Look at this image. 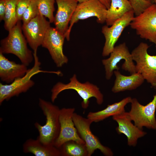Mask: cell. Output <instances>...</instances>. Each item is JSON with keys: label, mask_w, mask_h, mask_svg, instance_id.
I'll return each instance as SVG.
<instances>
[{"label": "cell", "mask_w": 156, "mask_h": 156, "mask_svg": "<svg viewBox=\"0 0 156 156\" xmlns=\"http://www.w3.org/2000/svg\"><path fill=\"white\" fill-rule=\"evenodd\" d=\"M31 0H18L16 6V16L18 21L21 20L24 12L29 5Z\"/></svg>", "instance_id": "4316f807"}, {"label": "cell", "mask_w": 156, "mask_h": 156, "mask_svg": "<svg viewBox=\"0 0 156 156\" xmlns=\"http://www.w3.org/2000/svg\"><path fill=\"white\" fill-rule=\"evenodd\" d=\"M6 10L5 0H0V21H4Z\"/></svg>", "instance_id": "83f0119b"}, {"label": "cell", "mask_w": 156, "mask_h": 156, "mask_svg": "<svg viewBox=\"0 0 156 156\" xmlns=\"http://www.w3.org/2000/svg\"><path fill=\"white\" fill-rule=\"evenodd\" d=\"M108 9L110 7L111 0H99Z\"/></svg>", "instance_id": "f1b7e54d"}, {"label": "cell", "mask_w": 156, "mask_h": 156, "mask_svg": "<svg viewBox=\"0 0 156 156\" xmlns=\"http://www.w3.org/2000/svg\"><path fill=\"white\" fill-rule=\"evenodd\" d=\"M75 110L74 108L64 107L60 109V132L54 144L58 148L61 147L66 142L70 141L85 144L84 141L79 134L73 121V116Z\"/></svg>", "instance_id": "8fae6325"}, {"label": "cell", "mask_w": 156, "mask_h": 156, "mask_svg": "<svg viewBox=\"0 0 156 156\" xmlns=\"http://www.w3.org/2000/svg\"><path fill=\"white\" fill-rule=\"evenodd\" d=\"M128 0L135 16L140 15L153 4L147 0Z\"/></svg>", "instance_id": "484cf974"}, {"label": "cell", "mask_w": 156, "mask_h": 156, "mask_svg": "<svg viewBox=\"0 0 156 156\" xmlns=\"http://www.w3.org/2000/svg\"><path fill=\"white\" fill-rule=\"evenodd\" d=\"M118 124L116 130L119 134H123L127 137V145L136 146L139 138L144 136L147 133L139 128L132 122L128 112L125 111L112 116Z\"/></svg>", "instance_id": "9a60e30c"}, {"label": "cell", "mask_w": 156, "mask_h": 156, "mask_svg": "<svg viewBox=\"0 0 156 156\" xmlns=\"http://www.w3.org/2000/svg\"><path fill=\"white\" fill-rule=\"evenodd\" d=\"M34 63L33 67L28 69L23 76L17 78L13 82L8 84L0 83V104L5 101H8L12 98L18 96L20 94L28 91L34 85V81L31 79L32 77L41 72L57 73V72L47 71L40 69L41 63L37 55V52H34Z\"/></svg>", "instance_id": "277c9868"}, {"label": "cell", "mask_w": 156, "mask_h": 156, "mask_svg": "<svg viewBox=\"0 0 156 156\" xmlns=\"http://www.w3.org/2000/svg\"><path fill=\"white\" fill-rule=\"evenodd\" d=\"M18 0H5L6 10L4 21V27L8 31L18 21L16 16V6Z\"/></svg>", "instance_id": "7402d4cb"}, {"label": "cell", "mask_w": 156, "mask_h": 156, "mask_svg": "<svg viewBox=\"0 0 156 156\" xmlns=\"http://www.w3.org/2000/svg\"><path fill=\"white\" fill-rule=\"evenodd\" d=\"M131 10V6L128 0H111L110 7L107 11L106 25H112L116 20Z\"/></svg>", "instance_id": "44dd1931"}, {"label": "cell", "mask_w": 156, "mask_h": 156, "mask_svg": "<svg viewBox=\"0 0 156 156\" xmlns=\"http://www.w3.org/2000/svg\"><path fill=\"white\" fill-rule=\"evenodd\" d=\"M38 105L46 117V120L43 125L38 122L34 124L39 133L37 139L44 144L54 145L60 131V109L57 106L41 98L39 99Z\"/></svg>", "instance_id": "6da1fadb"}, {"label": "cell", "mask_w": 156, "mask_h": 156, "mask_svg": "<svg viewBox=\"0 0 156 156\" xmlns=\"http://www.w3.org/2000/svg\"><path fill=\"white\" fill-rule=\"evenodd\" d=\"M50 23L40 14L27 23L23 24L22 29L28 43L34 52L41 45L46 33L51 27Z\"/></svg>", "instance_id": "7c38bea8"}, {"label": "cell", "mask_w": 156, "mask_h": 156, "mask_svg": "<svg viewBox=\"0 0 156 156\" xmlns=\"http://www.w3.org/2000/svg\"><path fill=\"white\" fill-rule=\"evenodd\" d=\"M154 3L156 5V0H154Z\"/></svg>", "instance_id": "1f68e13d"}, {"label": "cell", "mask_w": 156, "mask_h": 156, "mask_svg": "<svg viewBox=\"0 0 156 156\" xmlns=\"http://www.w3.org/2000/svg\"><path fill=\"white\" fill-rule=\"evenodd\" d=\"M134 17V12L131 10L116 20L110 27L107 25L103 26L101 32L105 39L103 56H106L110 54L123 31L130 25Z\"/></svg>", "instance_id": "4fadbf2b"}, {"label": "cell", "mask_w": 156, "mask_h": 156, "mask_svg": "<svg viewBox=\"0 0 156 156\" xmlns=\"http://www.w3.org/2000/svg\"><path fill=\"white\" fill-rule=\"evenodd\" d=\"M114 73L116 79L112 91L114 93L134 90L141 86L145 80L142 75L138 73L126 76L116 70Z\"/></svg>", "instance_id": "ac0fdd59"}, {"label": "cell", "mask_w": 156, "mask_h": 156, "mask_svg": "<svg viewBox=\"0 0 156 156\" xmlns=\"http://www.w3.org/2000/svg\"><path fill=\"white\" fill-rule=\"evenodd\" d=\"M128 114L134 124L140 129L144 127L156 130V93L153 100L146 105L141 104L136 98H132Z\"/></svg>", "instance_id": "52a82bcc"}, {"label": "cell", "mask_w": 156, "mask_h": 156, "mask_svg": "<svg viewBox=\"0 0 156 156\" xmlns=\"http://www.w3.org/2000/svg\"><path fill=\"white\" fill-rule=\"evenodd\" d=\"M23 149L24 153H31L36 156H63L62 147L44 144L37 138L27 140L23 145Z\"/></svg>", "instance_id": "d6986e66"}, {"label": "cell", "mask_w": 156, "mask_h": 156, "mask_svg": "<svg viewBox=\"0 0 156 156\" xmlns=\"http://www.w3.org/2000/svg\"><path fill=\"white\" fill-rule=\"evenodd\" d=\"M55 0H36L39 13L48 18L51 23L54 22L55 11L54 3Z\"/></svg>", "instance_id": "cb8c5ba5"}, {"label": "cell", "mask_w": 156, "mask_h": 156, "mask_svg": "<svg viewBox=\"0 0 156 156\" xmlns=\"http://www.w3.org/2000/svg\"><path fill=\"white\" fill-rule=\"evenodd\" d=\"M108 58L103 60L102 63L104 66L106 79H110L115 70H118V64L122 60H124L122 68L129 72L131 74L136 73L135 65L133 62L131 53L125 42L115 46Z\"/></svg>", "instance_id": "ba28073f"}, {"label": "cell", "mask_w": 156, "mask_h": 156, "mask_svg": "<svg viewBox=\"0 0 156 156\" xmlns=\"http://www.w3.org/2000/svg\"></svg>", "instance_id": "d6a6232c"}, {"label": "cell", "mask_w": 156, "mask_h": 156, "mask_svg": "<svg viewBox=\"0 0 156 156\" xmlns=\"http://www.w3.org/2000/svg\"><path fill=\"white\" fill-rule=\"evenodd\" d=\"M132 98L126 97L120 101L107 105L104 109L96 112H90L87 117L93 122H97L103 121L110 116L120 114L125 111V107L130 103Z\"/></svg>", "instance_id": "ffe728a7"}, {"label": "cell", "mask_w": 156, "mask_h": 156, "mask_svg": "<svg viewBox=\"0 0 156 156\" xmlns=\"http://www.w3.org/2000/svg\"><path fill=\"white\" fill-rule=\"evenodd\" d=\"M65 36L59 32L55 27H50L48 29L41 46L47 49L58 67H62L68 61L63 52V46Z\"/></svg>", "instance_id": "5bb4252c"}, {"label": "cell", "mask_w": 156, "mask_h": 156, "mask_svg": "<svg viewBox=\"0 0 156 156\" xmlns=\"http://www.w3.org/2000/svg\"><path fill=\"white\" fill-rule=\"evenodd\" d=\"M21 20L8 31V36L0 41V52L12 54L17 56L22 63L28 66L34 59L33 53L28 47L27 42L22 33Z\"/></svg>", "instance_id": "7a4b0ae2"}, {"label": "cell", "mask_w": 156, "mask_h": 156, "mask_svg": "<svg viewBox=\"0 0 156 156\" xmlns=\"http://www.w3.org/2000/svg\"><path fill=\"white\" fill-rule=\"evenodd\" d=\"M62 148L63 156H88L85 144L70 141L64 143Z\"/></svg>", "instance_id": "603a6c76"}, {"label": "cell", "mask_w": 156, "mask_h": 156, "mask_svg": "<svg viewBox=\"0 0 156 156\" xmlns=\"http://www.w3.org/2000/svg\"><path fill=\"white\" fill-rule=\"evenodd\" d=\"M57 9L54 17L55 28L65 35L78 2L76 0H55Z\"/></svg>", "instance_id": "2e32d148"}, {"label": "cell", "mask_w": 156, "mask_h": 156, "mask_svg": "<svg viewBox=\"0 0 156 156\" xmlns=\"http://www.w3.org/2000/svg\"><path fill=\"white\" fill-rule=\"evenodd\" d=\"M40 14L36 0H31L29 5L22 16L21 20L23 24L27 23Z\"/></svg>", "instance_id": "d4e9b609"}, {"label": "cell", "mask_w": 156, "mask_h": 156, "mask_svg": "<svg viewBox=\"0 0 156 156\" xmlns=\"http://www.w3.org/2000/svg\"><path fill=\"white\" fill-rule=\"evenodd\" d=\"M147 0L150 2L152 3H154V0Z\"/></svg>", "instance_id": "4dcf8cb0"}, {"label": "cell", "mask_w": 156, "mask_h": 156, "mask_svg": "<svg viewBox=\"0 0 156 156\" xmlns=\"http://www.w3.org/2000/svg\"><path fill=\"white\" fill-rule=\"evenodd\" d=\"M107 9L99 0H89L78 3L69 23V25L65 34L67 41L70 40L71 29L74 23L79 20H84L92 17L97 18L99 23L105 22Z\"/></svg>", "instance_id": "9c48e42d"}, {"label": "cell", "mask_w": 156, "mask_h": 156, "mask_svg": "<svg viewBox=\"0 0 156 156\" xmlns=\"http://www.w3.org/2000/svg\"><path fill=\"white\" fill-rule=\"evenodd\" d=\"M27 66L22 63L17 64L10 60L0 52V78L1 81L10 84L23 76L28 70Z\"/></svg>", "instance_id": "e0dca14e"}, {"label": "cell", "mask_w": 156, "mask_h": 156, "mask_svg": "<svg viewBox=\"0 0 156 156\" xmlns=\"http://www.w3.org/2000/svg\"><path fill=\"white\" fill-rule=\"evenodd\" d=\"M129 25L141 38L156 45V5L153 4L140 15L134 16Z\"/></svg>", "instance_id": "30bf717a"}, {"label": "cell", "mask_w": 156, "mask_h": 156, "mask_svg": "<svg viewBox=\"0 0 156 156\" xmlns=\"http://www.w3.org/2000/svg\"><path fill=\"white\" fill-rule=\"evenodd\" d=\"M73 120L79 134L85 142L88 156H91L97 149L99 150L105 156L113 155L114 153L111 148L103 145L91 131L90 126L93 122L91 120L75 112Z\"/></svg>", "instance_id": "8992f818"}, {"label": "cell", "mask_w": 156, "mask_h": 156, "mask_svg": "<svg viewBox=\"0 0 156 156\" xmlns=\"http://www.w3.org/2000/svg\"><path fill=\"white\" fill-rule=\"evenodd\" d=\"M70 81L67 84L58 82L53 86L51 90V99L53 103L60 92L65 90L71 89L76 91L83 99L81 105L84 109L88 108L89 99L92 97L95 98L98 104L101 105L103 103V95L96 86L88 81L84 83L79 82L76 74L73 75Z\"/></svg>", "instance_id": "3957f363"}, {"label": "cell", "mask_w": 156, "mask_h": 156, "mask_svg": "<svg viewBox=\"0 0 156 156\" xmlns=\"http://www.w3.org/2000/svg\"><path fill=\"white\" fill-rule=\"evenodd\" d=\"M78 3H81L87 1L89 0H76Z\"/></svg>", "instance_id": "f546056e"}, {"label": "cell", "mask_w": 156, "mask_h": 156, "mask_svg": "<svg viewBox=\"0 0 156 156\" xmlns=\"http://www.w3.org/2000/svg\"><path fill=\"white\" fill-rule=\"evenodd\" d=\"M149 46L140 42L131 53L135 61L136 73L141 74L144 80L151 86L156 88V55H151L148 53Z\"/></svg>", "instance_id": "5b68a950"}]
</instances>
